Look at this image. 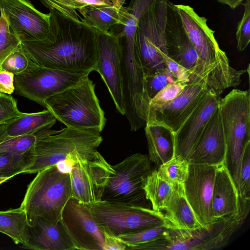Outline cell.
Wrapping results in <instances>:
<instances>
[{
    "instance_id": "cell-1",
    "label": "cell",
    "mask_w": 250,
    "mask_h": 250,
    "mask_svg": "<svg viewBox=\"0 0 250 250\" xmlns=\"http://www.w3.org/2000/svg\"><path fill=\"white\" fill-rule=\"evenodd\" d=\"M51 41L21 40L39 66L86 75L96 71L98 32L79 19L76 10L49 8Z\"/></svg>"
},
{
    "instance_id": "cell-2",
    "label": "cell",
    "mask_w": 250,
    "mask_h": 250,
    "mask_svg": "<svg viewBox=\"0 0 250 250\" xmlns=\"http://www.w3.org/2000/svg\"><path fill=\"white\" fill-rule=\"evenodd\" d=\"M185 31L200 61L203 77L209 88L220 95L227 88L236 87L247 70L230 66L229 59L216 40L214 31L207 24L208 20L199 16L191 7L174 4Z\"/></svg>"
},
{
    "instance_id": "cell-3",
    "label": "cell",
    "mask_w": 250,
    "mask_h": 250,
    "mask_svg": "<svg viewBox=\"0 0 250 250\" xmlns=\"http://www.w3.org/2000/svg\"><path fill=\"white\" fill-rule=\"evenodd\" d=\"M103 141L100 133L94 130L66 127L60 132L46 136L31 148V164L23 173H35L57 165L63 173H69L78 161L92 158L99 152Z\"/></svg>"
},
{
    "instance_id": "cell-4",
    "label": "cell",
    "mask_w": 250,
    "mask_h": 250,
    "mask_svg": "<svg viewBox=\"0 0 250 250\" xmlns=\"http://www.w3.org/2000/svg\"><path fill=\"white\" fill-rule=\"evenodd\" d=\"M44 104L56 119L67 127L100 133L105 126L104 113L88 75L76 85L49 97Z\"/></svg>"
},
{
    "instance_id": "cell-5",
    "label": "cell",
    "mask_w": 250,
    "mask_h": 250,
    "mask_svg": "<svg viewBox=\"0 0 250 250\" xmlns=\"http://www.w3.org/2000/svg\"><path fill=\"white\" fill-rule=\"evenodd\" d=\"M71 197L69 173L54 165L37 172L20 207L25 210L30 227L40 217L56 222L61 220L63 209Z\"/></svg>"
},
{
    "instance_id": "cell-6",
    "label": "cell",
    "mask_w": 250,
    "mask_h": 250,
    "mask_svg": "<svg viewBox=\"0 0 250 250\" xmlns=\"http://www.w3.org/2000/svg\"><path fill=\"white\" fill-rule=\"evenodd\" d=\"M219 108L226 144L223 165L239 193L241 159L250 143V90L232 89L221 99Z\"/></svg>"
},
{
    "instance_id": "cell-7",
    "label": "cell",
    "mask_w": 250,
    "mask_h": 250,
    "mask_svg": "<svg viewBox=\"0 0 250 250\" xmlns=\"http://www.w3.org/2000/svg\"><path fill=\"white\" fill-rule=\"evenodd\" d=\"M237 216L217 219L194 229L169 228L163 238L143 244L140 250H209L226 246L243 223Z\"/></svg>"
},
{
    "instance_id": "cell-8",
    "label": "cell",
    "mask_w": 250,
    "mask_h": 250,
    "mask_svg": "<svg viewBox=\"0 0 250 250\" xmlns=\"http://www.w3.org/2000/svg\"><path fill=\"white\" fill-rule=\"evenodd\" d=\"M168 0H152L141 14L134 36V47L145 76L166 69V26Z\"/></svg>"
},
{
    "instance_id": "cell-9",
    "label": "cell",
    "mask_w": 250,
    "mask_h": 250,
    "mask_svg": "<svg viewBox=\"0 0 250 250\" xmlns=\"http://www.w3.org/2000/svg\"><path fill=\"white\" fill-rule=\"evenodd\" d=\"M148 155L136 153L112 166L111 173L101 200L131 206L149 208L143 189V180L152 170Z\"/></svg>"
},
{
    "instance_id": "cell-10",
    "label": "cell",
    "mask_w": 250,
    "mask_h": 250,
    "mask_svg": "<svg viewBox=\"0 0 250 250\" xmlns=\"http://www.w3.org/2000/svg\"><path fill=\"white\" fill-rule=\"evenodd\" d=\"M87 205L97 222L116 236L162 226L176 228L162 211L149 208L104 200Z\"/></svg>"
},
{
    "instance_id": "cell-11",
    "label": "cell",
    "mask_w": 250,
    "mask_h": 250,
    "mask_svg": "<svg viewBox=\"0 0 250 250\" xmlns=\"http://www.w3.org/2000/svg\"><path fill=\"white\" fill-rule=\"evenodd\" d=\"M86 75L40 66L35 63L14 75L16 94L45 107L46 99L77 84Z\"/></svg>"
},
{
    "instance_id": "cell-12",
    "label": "cell",
    "mask_w": 250,
    "mask_h": 250,
    "mask_svg": "<svg viewBox=\"0 0 250 250\" xmlns=\"http://www.w3.org/2000/svg\"><path fill=\"white\" fill-rule=\"evenodd\" d=\"M208 89L204 79L192 74L182 92L175 98L159 106L148 107L146 122L161 123L175 133L203 100Z\"/></svg>"
},
{
    "instance_id": "cell-13",
    "label": "cell",
    "mask_w": 250,
    "mask_h": 250,
    "mask_svg": "<svg viewBox=\"0 0 250 250\" xmlns=\"http://www.w3.org/2000/svg\"><path fill=\"white\" fill-rule=\"evenodd\" d=\"M113 173L112 166L100 152L77 162L69 172L72 197L86 205L101 201L109 177Z\"/></svg>"
},
{
    "instance_id": "cell-14",
    "label": "cell",
    "mask_w": 250,
    "mask_h": 250,
    "mask_svg": "<svg viewBox=\"0 0 250 250\" xmlns=\"http://www.w3.org/2000/svg\"><path fill=\"white\" fill-rule=\"evenodd\" d=\"M61 220L76 250H103V227L87 205L71 197L63 209Z\"/></svg>"
},
{
    "instance_id": "cell-15",
    "label": "cell",
    "mask_w": 250,
    "mask_h": 250,
    "mask_svg": "<svg viewBox=\"0 0 250 250\" xmlns=\"http://www.w3.org/2000/svg\"><path fill=\"white\" fill-rule=\"evenodd\" d=\"M0 8L21 40L51 41L49 13L39 11L29 0H0Z\"/></svg>"
},
{
    "instance_id": "cell-16",
    "label": "cell",
    "mask_w": 250,
    "mask_h": 250,
    "mask_svg": "<svg viewBox=\"0 0 250 250\" xmlns=\"http://www.w3.org/2000/svg\"><path fill=\"white\" fill-rule=\"evenodd\" d=\"M96 71L104 82L117 110L125 115L121 72V46L118 36L109 31H98Z\"/></svg>"
},
{
    "instance_id": "cell-17",
    "label": "cell",
    "mask_w": 250,
    "mask_h": 250,
    "mask_svg": "<svg viewBox=\"0 0 250 250\" xmlns=\"http://www.w3.org/2000/svg\"><path fill=\"white\" fill-rule=\"evenodd\" d=\"M188 172L183 183L186 198L199 223L214 222L212 196L217 166L188 164Z\"/></svg>"
},
{
    "instance_id": "cell-18",
    "label": "cell",
    "mask_w": 250,
    "mask_h": 250,
    "mask_svg": "<svg viewBox=\"0 0 250 250\" xmlns=\"http://www.w3.org/2000/svg\"><path fill=\"white\" fill-rule=\"evenodd\" d=\"M166 47L171 59L203 79V69L197 52L184 27L174 4L168 0L166 26Z\"/></svg>"
},
{
    "instance_id": "cell-19",
    "label": "cell",
    "mask_w": 250,
    "mask_h": 250,
    "mask_svg": "<svg viewBox=\"0 0 250 250\" xmlns=\"http://www.w3.org/2000/svg\"><path fill=\"white\" fill-rule=\"evenodd\" d=\"M221 98L212 88L174 133V157L189 159L208 121L219 106Z\"/></svg>"
},
{
    "instance_id": "cell-20",
    "label": "cell",
    "mask_w": 250,
    "mask_h": 250,
    "mask_svg": "<svg viewBox=\"0 0 250 250\" xmlns=\"http://www.w3.org/2000/svg\"><path fill=\"white\" fill-rule=\"evenodd\" d=\"M226 151L225 137L218 106L206 125L188 162L220 166L224 163Z\"/></svg>"
},
{
    "instance_id": "cell-21",
    "label": "cell",
    "mask_w": 250,
    "mask_h": 250,
    "mask_svg": "<svg viewBox=\"0 0 250 250\" xmlns=\"http://www.w3.org/2000/svg\"><path fill=\"white\" fill-rule=\"evenodd\" d=\"M28 242L23 249L34 250H74L75 246L62 220L51 222L37 218L29 227Z\"/></svg>"
},
{
    "instance_id": "cell-22",
    "label": "cell",
    "mask_w": 250,
    "mask_h": 250,
    "mask_svg": "<svg viewBox=\"0 0 250 250\" xmlns=\"http://www.w3.org/2000/svg\"><path fill=\"white\" fill-rule=\"evenodd\" d=\"M211 204L215 220L225 217H238V192L223 164L217 166L216 170Z\"/></svg>"
},
{
    "instance_id": "cell-23",
    "label": "cell",
    "mask_w": 250,
    "mask_h": 250,
    "mask_svg": "<svg viewBox=\"0 0 250 250\" xmlns=\"http://www.w3.org/2000/svg\"><path fill=\"white\" fill-rule=\"evenodd\" d=\"M145 127L149 158L159 167L174 157V133L169 127L158 122H146Z\"/></svg>"
},
{
    "instance_id": "cell-24",
    "label": "cell",
    "mask_w": 250,
    "mask_h": 250,
    "mask_svg": "<svg viewBox=\"0 0 250 250\" xmlns=\"http://www.w3.org/2000/svg\"><path fill=\"white\" fill-rule=\"evenodd\" d=\"M164 210L165 216L177 228L191 229L202 226L186 198L183 184L173 187Z\"/></svg>"
},
{
    "instance_id": "cell-25",
    "label": "cell",
    "mask_w": 250,
    "mask_h": 250,
    "mask_svg": "<svg viewBox=\"0 0 250 250\" xmlns=\"http://www.w3.org/2000/svg\"><path fill=\"white\" fill-rule=\"evenodd\" d=\"M78 11L83 15L82 21L97 31L107 33L112 26L123 25L125 20V7L87 6Z\"/></svg>"
},
{
    "instance_id": "cell-26",
    "label": "cell",
    "mask_w": 250,
    "mask_h": 250,
    "mask_svg": "<svg viewBox=\"0 0 250 250\" xmlns=\"http://www.w3.org/2000/svg\"><path fill=\"white\" fill-rule=\"evenodd\" d=\"M56 118L47 109L35 113H23L6 125V136L15 137L36 132L52 126Z\"/></svg>"
},
{
    "instance_id": "cell-27",
    "label": "cell",
    "mask_w": 250,
    "mask_h": 250,
    "mask_svg": "<svg viewBox=\"0 0 250 250\" xmlns=\"http://www.w3.org/2000/svg\"><path fill=\"white\" fill-rule=\"evenodd\" d=\"M29 227L26 213L21 207L0 211V232L10 237L15 244L28 242Z\"/></svg>"
},
{
    "instance_id": "cell-28",
    "label": "cell",
    "mask_w": 250,
    "mask_h": 250,
    "mask_svg": "<svg viewBox=\"0 0 250 250\" xmlns=\"http://www.w3.org/2000/svg\"><path fill=\"white\" fill-rule=\"evenodd\" d=\"M172 188L161 176L158 169H152L143 180L146 198L151 204L152 209L157 211L164 210Z\"/></svg>"
},
{
    "instance_id": "cell-29",
    "label": "cell",
    "mask_w": 250,
    "mask_h": 250,
    "mask_svg": "<svg viewBox=\"0 0 250 250\" xmlns=\"http://www.w3.org/2000/svg\"><path fill=\"white\" fill-rule=\"evenodd\" d=\"M47 126L34 133L7 137L0 142V152H8L16 154H22L30 150L42 139L58 133L62 129H51Z\"/></svg>"
},
{
    "instance_id": "cell-30",
    "label": "cell",
    "mask_w": 250,
    "mask_h": 250,
    "mask_svg": "<svg viewBox=\"0 0 250 250\" xmlns=\"http://www.w3.org/2000/svg\"><path fill=\"white\" fill-rule=\"evenodd\" d=\"M33 159L31 149L22 154L0 152V178L10 179L23 173L32 163Z\"/></svg>"
},
{
    "instance_id": "cell-31",
    "label": "cell",
    "mask_w": 250,
    "mask_h": 250,
    "mask_svg": "<svg viewBox=\"0 0 250 250\" xmlns=\"http://www.w3.org/2000/svg\"><path fill=\"white\" fill-rule=\"evenodd\" d=\"M188 163L186 160L173 157L159 167L161 176L172 187L182 184L187 178Z\"/></svg>"
},
{
    "instance_id": "cell-32",
    "label": "cell",
    "mask_w": 250,
    "mask_h": 250,
    "mask_svg": "<svg viewBox=\"0 0 250 250\" xmlns=\"http://www.w3.org/2000/svg\"><path fill=\"white\" fill-rule=\"evenodd\" d=\"M169 228L172 227L162 226L117 237L126 246L125 250H129L133 247L165 237Z\"/></svg>"
},
{
    "instance_id": "cell-33",
    "label": "cell",
    "mask_w": 250,
    "mask_h": 250,
    "mask_svg": "<svg viewBox=\"0 0 250 250\" xmlns=\"http://www.w3.org/2000/svg\"><path fill=\"white\" fill-rule=\"evenodd\" d=\"M21 44L20 37L11 29L2 13L0 19V67L7 57Z\"/></svg>"
},
{
    "instance_id": "cell-34",
    "label": "cell",
    "mask_w": 250,
    "mask_h": 250,
    "mask_svg": "<svg viewBox=\"0 0 250 250\" xmlns=\"http://www.w3.org/2000/svg\"><path fill=\"white\" fill-rule=\"evenodd\" d=\"M35 63L21 44L7 57L0 67L15 75L24 72Z\"/></svg>"
},
{
    "instance_id": "cell-35",
    "label": "cell",
    "mask_w": 250,
    "mask_h": 250,
    "mask_svg": "<svg viewBox=\"0 0 250 250\" xmlns=\"http://www.w3.org/2000/svg\"><path fill=\"white\" fill-rule=\"evenodd\" d=\"M47 8L76 10L87 6H115L116 0H40Z\"/></svg>"
},
{
    "instance_id": "cell-36",
    "label": "cell",
    "mask_w": 250,
    "mask_h": 250,
    "mask_svg": "<svg viewBox=\"0 0 250 250\" xmlns=\"http://www.w3.org/2000/svg\"><path fill=\"white\" fill-rule=\"evenodd\" d=\"M176 81L172 74L165 69L145 76V87L149 102L168 84Z\"/></svg>"
},
{
    "instance_id": "cell-37",
    "label": "cell",
    "mask_w": 250,
    "mask_h": 250,
    "mask_svg": "<svg viewBox=\"0 0 250 250\" xmlns=\"http://www.w3.org/2000/svg\"><path fill=\"white\" fill-rule=\"evenodd\" d=\"M239 197L250 199V143L246 147L241 162Z\"/></svg>"
},
{
    "instance_id": "cell-38",
    "label": "cell",
    "mask_w": 250,
    "mask_h": 250,
    "mask_svg": "<svg viewBox=\"0 0 250 250\" xmlns=\"http://www.w3.org/2000/svg\"><path fill=\"white\" fill-rule=\"evenodd\" d=\"M188 82L176 80L168 84L150 100L148 107L159 106L173 100L182 92Z\"/></svg>"
},
{
    "instance_id": "cell-39",
    "label": "cell",
    "mask_w": 250,
    "mask_h": 250,
    "mask_svg": "<svg viewBox=\"0 0 250 250\" xmlns=\"http://www.w3.org/2000/svg\"><path fill=\"white\" fill-rule=\"evenodd\" d=\"M243 5L244 13L238 23L236 32L237 47L239 51L244 50L250 42V0H246Z\"/></svg>"
},
{
    "instance_id": "cell-40",
    "label": "cell",
    "mask_w": 250,
    "mask_h": 250,
    "mask_svg": "<svg viewBox=\"0 0 250 250\" xmlns=\"http://www.w3.org/2000/svg\"><path fill=\"white\" fill-rule=\"evenodd\" d=\"M17 101L11 95L0 93V125H6L20 116Z\"/></svg>"
},
{
    "instance_id": "cell-41",
    "label": "cell",
    "mask_w": 250,
    "mask_h": 250,
    "mask_svg": "<svg viewBox=\"0 0 250 250\" xmlns=\"http://www.w3.org/2000/svg\"><path fill=\"white\" fill-rule=\"evenodd\" d=\"M166 66L167 70L177 81H189L192 74L189 71L181 66L168 56L165 59Z\"/></svg>"
},
{
    "instance_id": "cell-42",
    "label": "cell",
    "mask_w": 250,
    "mask_h": 250,
    "mask_svg": "<svg viewBox=\"0 0 250 250\" xmlns=\"http://www.w3.org/2000/svg\"><path fill=\"white\" fill-rule=\"evenodd\" d=\"M104 237V244L103 250H125L126 246L113 234L110 230L103 227Z\"/></svg>"
},
{
    "instance_id": "cell-43",
    "label": "cell",
    "mask_w": 250,
    "mask_h": 250,
    "mask_svg": "<svg viewBox=\"0 0 250 250\" xmlns=\"http://www.w3.org/2000/svg\"><path fill=\"white\" fill-rule=\"evenodd\" d=\"M14 74L0 67V93L11 95L15 92Z\"/></svg>"
},
{
    "instance_id": "cell-44",
    "label": "cell",
    "mask_w": 250,
    "mask_h": 250,
    "mask_svg": "<svg viewBox=\"0 0 250 250\" xmlns=\"http://www.w3.org/2000/svg\"><path fill=\"white\" fill-rule=\"evenodd\" d=\"M219 2L228 5L231 9H235L237 7L242 4V1L247 0H216Z\"/></svg>"
},
{
    "instance_id": "cell-45",
    "label": "cell",
    "mask_w": 250,
    "mask_h": 250,
    "mask_svg": "<svg viewBox=\"0 0 250 250\" xmlns=\"http://www.w3.org/2000/svg\"><path fill=\"white\" fill-rule=\"evenodd\" d=\"M6 137V125H0V142Z\"/></svg>"
},
{
    "instance_id": "cell-46",
    "label": "cell",
    "mask_w": 250,
    "mask_h": 250,
    "mask_svg": "<svg viewBox=\"0 0 250 250\" xmlns=\"http://www.w3.org/2000/svg\"><path fill=\"white\" fill-rule=\"evenodd\" d=\"M116 7L118 9H120L123 6V4L125 3V0H116Z\"/></svg>"
},
{
    "instance_id": "cell-47",
    "label": "cell",
    "mask_w": 250,
    "mask_h": 250,
    "mask_svg": "<svg viewBox=\"0 0 250 250\" xmlns=\"http://www.w3.org/2000/svg\"><path fill=\"white\" fill-rule=\"evenodd\" d=\"M9 179V178H0V185Z\"/></svg>"
},
{
    "instance_id": "cell-48",
    "label": "cell",
    "mask_w": 250,
    "mask_h": 250,
    "mask_svg": "<svg viewBox=\"0 0 250 250\" xmlns=\"http://www.w3.org/2000/svg\"><path fill=\"white\" fill-rule=\"evenodd\" d=\"M1 15H2L1 10V9L0 8V19L1 18Z\"/></svg>"
}]
</instances>
